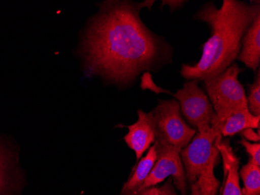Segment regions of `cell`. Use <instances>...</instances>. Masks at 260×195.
Here are the masks:
<instances>
[{
    "label": "cell",
    "mask_w": 260,
    "mask_h": 195,
    "mask_svg": "<svg viewBox=\"0 0 260 195\" xmlns=\"http://www.w3.org/2000/svg\"><path fill=\"white\" fill-rule=\"evenodd\" d=\"M244 182L243 195H260V165L249 160L240 170Z\"/></svg>",
    "instance_id": "obj_14"
},
{
    "label": "cell",
    "mask_w": 260,
    "mask_h": 195,
    "mask_svg": "<svg viewBox=\"0 0 260 195\" xmlns=\"http://www.w3.org/2000/svg\"><path fill=\"white\" fill-rule=\"evenodd\" d=\"M156 160L157 151L153 144L148 149L147 155L142 157L137 165H134L132 169L131 176L124 184L120 195H137L139 189L150 174Z\"/></svg>",
    "instance_id": "obj_13"
},
{
    "label": "cell",
    "mask_w": 260,
    "mask_h": 195,
    "mask_svg": "<svg viewBox=\"0 0 260 195\" xmlns=\"http://www.w3.org/2000/svg\"><path fill=\"white\" fill-rule=\"evenodd\" d=\"M157 151V160L137 195L142 190L154 187L165 179L172 177L175 187L182 192H186V177L180 157V152L161 142H154Z\"/></svg>",
    "instance_id": "obj_6"
},
{
    "label": "cell",
    "mask_w": 260,
    "mask_h": 195,
    "mask_svg": "<svg viewBox=\"0 0 260 195\" xmlns=\"http://www.w3.org/2000/svg\"><path fill=\"white\" fill-rule=\"evenodd\" d=\"M198 82L197 80L185 82L183 88L173 95L179 102L182 115L193 128L211 125L216 116L208 97L199 87Z\"/></svg>",
    "instance_id": "obj_7"
},
{
    "label": "cell",
    "mask_w": 260,
    "mask_h": 195,
    "mask_svg": "<svg viewBox=\"0 0 260 195\" xmlns=\"http://www.w3.org/2000/svg\"><path fill=\"white\" fill-rule=\"evenodd\" d=\"M190 143L181 150L180 157L185 170V177L193 184L201 173L218 157L217 142L222 136L210 125L199 127Z\"/></svg>",
    "instance_id": "obj_5"
},
{
    "label": "cell",
    "mask_w": 260,
    "mask_h": 195,
    "mask_svg": "<svg viewBox=\"0 0 260 195\" xmlns=\"http://www.w3.org/2000/svg\"><path fill=\"white\" fill-rule=\"evenodd\" d=\"M162 3H163L162 4L163 6L165 5V4L170 6L172 11H173L174 10L181 8L182 5H183L184 1H163Z\"/></svg>",
    "instance_id": "obj_19"
},
{
    "label": "cell",
    "mask_w": 260,
    "mask_h": 195,
    "mask_svg": "<svg viewBox=\"0 0 260 195\" xmlns=\"http://www.w3.org/2000/svg\"><path fill=\"white\" fill-rule=\"evenodd\" d=\"M137 113L138 120L135 124L127 126L128 132L124 137L128 148L135 152L136 165L156 139L155 120L153 112L145 113L140 109Z\"/></svg>",
    "instance_id": "obj_9"
},
{
    "label": "cell",
    "mask_w": 260,
    "mask_h": 195,
    "mask_svg": "<svg viewBox=\"0 0 260 195\" xmlns=\"http://www.w3.org/2000/svg\"><path fill=\"white\" fill-rule=\"evenodd\" d=\"M243 136V138L248 142H253L254 143L259 142V133H255L253 129H245L243 131L241 132Z\"/></svg>",
    "instance_id": "obj_18"
},
{
    "label": "cell",
    "mask_w": 260,
    "mask_h": 195,
    "mask_svg": "<svg viewBox=\"0 0 260 195\" xmlns=\"http://www.w3.org/2000/svg\"><path fill=\"white\" fill-rule=\"evenodd\" d=\"M190 195H207V193L203 192L202 190L199 188L198 185L197 183L194 182L193 184H192L191 186V193Z\"/></svg>",
    "instance_id": "obj_20"
},
{
    "label": "cell",
    "mask_w": 260,
    "mask_h": 195,
    "mask_svg": "<svg viewBox=\"0 0 260 195\" xmlns=\"http://www.w3.org/2000/svg\"><path fill=\"white\" fill-rule=\"evenodd\" d=\"M237 59L254 72L258 70L260 64V15L254 19L245 32Z\"/></svg>",
    "instance_id": "obj_11"
},
{
    "label": "cell",
    "mask_w": 260,
    "mask_h": 195,
    "mask_svg": "<svg viewBox=\"0 0 260 195\" xmlns=\"http://www.w3.org/2000/svg\"><path fill=\"white\" fill-rule=\"evenodd\" d=\"M25 179L18 164L17 152L0 140V195H21Z\"/></svg>",
    "instance_id": "obj_8"
},
{
    "label": "cell",
    "mask_w": 260,
    "mask_h": 195,
    "mask_svg": "<svg viewBox=\"0 0 260 195\" xmlns=\"http://www.w3.org/2000/svg\"><path fill=\"white\" fill-rule=\"evenodd\" d=\"M241 145L245 148L247 153L250 156L249 160L256 165H260V145L259 143H251L245 139L242 138Z\"/></svg>",
    "instance_id": "obj_17"
},
{
    "label": "cell",
    "mask_w": 260,
    "mask_h": 195,
    "mask_svg": "<svg viewBox=\"0 0 260 195\" xmlns=\"http://www.w3.org/2000/svg\"><path fill=\"white\" fill-rule=\"evenodd\" d=\"M139 12L132 2L102 4L84 41L86 75L127 85L142 72H157L172 62V46L143 23Z\"/></svg>",
    "instance_id": "obj_1"
},
{
    "label": "cell",
    "mask_w": 260,
    "mask_h": 195,
    "mask_svg": "<svg viewBox=\"0 0 260 195\" xmlns=\"http://www.w3.org/2000/svg\"><path fill=\"white\" fill-rule=\"evenodd\" d=\"M243 71L244 69L233 63L218 75L204 80L207 97L215 111L211 124L220 123L238 109L248 108L246 94L239 80V74Z\"/></svg>",
    "instance_id": "obj_3"
},
{
    "label": "cell",
    "mask_w": 260,
    "mask_h": 195,
    "mask_svg": "<svg viewBox=\"0 0 260 195\" xmlns=\"http://www.w3.org/2000/svg\"><path fill=\"white\" fill-rule=\"evenodd\" d=\"M152 112L155 120L157 142L181 152L196 135L197 130L185 123L181 115L179 102L175 99L159 100Z\"/></svg>",
    "instance_id": "obj_4"
},
{
    "label": "cell",
    "mask_w": 260,
    "mask_h": 195,
    "mask_svg": "<svg viewBox=\"0 0 260 195\" xmlns=\"http://www.w3.org/2000/svg\"><path fill=\"white\" fill-rule=\"evenodd\" d=\"M137 195H178L174 189L172 180L169 179L164 185L160 187H151L142 190Z\"/></svg>",
    "instance_id": "obj_16"
},
{
    "label": "cell",
    "mask_w": 260,
    "mask_h": 195,
    "mask_svg": "<svg viewBox=\"0 0 260 195\" xmlns=\"http://www.w3.org/2000/svg\"><path fill=\"white\" fill-rule=\"evenodd\" d=\"M259 1L248 3L223 0L220 8L214 3L204 4L195 15L196 20L207 23L211 36L203 45L202 57L193 65L183 64L180 74L188 80H204L215 77L237 59L245 32L257 16Z\"/></svg>",
    "instance_id": "obj_2"
},
{
    "label": "cell",
    "mask_w": 260,
    "mask_h": 195,
    "mask_svg": "<svg viewBox=\"0 0 260 195\" xmlns=\"http://www.w3.org/2000/svg\"><path fill=\"white\" fill-rule=\"evenodd\" d=\"M217 148L223 161L225 182L222 195H243L239 184L240 161L231 147L229 142H217Z\"/></svg>",
    "instance_id": "obj_10"
},
{
    "label": "cell",
    "mask_w": 260,
    "mask_h": 195,
    "mask_svg": "<svg viewBox=\"0 0 260 195\" xmlns=\"http://www.w3.org/2000/svg\"><path fill=\"white\" fill-rule=\"evenodd\" d=\"M260 117L249 112V108L238 109L228 116L218 124H211L222 137H232L241 133L245 129H255L259 127Z\"/></svg>",
    "instance_id": "obj_12"
},
{
    "label": "cell",
    "mask_w": 260,
    "mask_h": 195,
    "mask_svg": "<svg viewBox=\"0 0 260 195\" xmlns=\"http://www.w3.org/2000/svg\"><path fill=\"white\" fill-rule=\"evenodd\" d=\"M257 75L252 85H249V93L247 97V103L249 112L260 117V72L257 70Z\"/></svg>",
    "instance_id": "obj_15"
}]
</instances>
